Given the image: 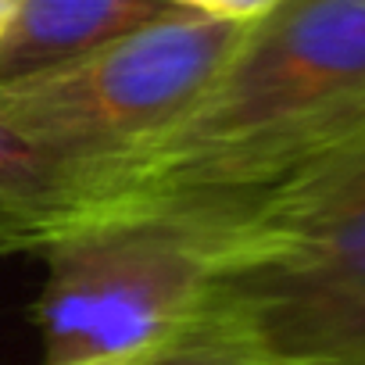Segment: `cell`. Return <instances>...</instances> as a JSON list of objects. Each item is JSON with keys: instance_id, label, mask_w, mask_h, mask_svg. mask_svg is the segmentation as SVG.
I'll return each mask as SVG.
<instances>
[{"instance_id": "6da1fadb", "label": "cell", "mask_w": 365, "mask_h": 365, "mask_svg": "<svg viewBox=\"0 0 365 365\" xmlns=\"http://www.w3.org/2000/svg\"><path fill=\"white\" fill-rule=\"evenodd\" d=\"M175 226L208 265L212 319L279 365H365V125L276 187Z\"/></svg>"}, {"instance_id": "52a82bcc", "label": "cell", "mask_w": 365, "mask_h": 365, "mask_svg": "<svg viewBox=\"0 0 365 365\" xmlns=\"http://www.w3.org/2000/svg\"><path fill=\"white\" fill-rule=\"evenodd\" d=\"M179 11H194L205 19H219V22H258L262 15H269L279 0H168Z\"/></svg>"}, {"instance_id": "8992f818", "label": "cell", "mask_w": 365, "mask_h": 365, "mask_svg": "<svg viewBox=\"0 0 365 365\" xmlns=\"http://www.w3.org/2000/svg\"><path fill=\"white\" fill-rule=\"evenodd\" d=\"M129 365H279V361L269 358L258 344H251L237 329H230L226 322L205 315L194 329Z\"/></svg>"}, {"instance_id": "3957f363", "label": "cell", "mask_w": 365, "mask_h": 365, "mask_svg": "<svg viewBox=\"0 0 365 365\" xmlns=\"http://www.w3.org/2000/svg\"><path fill=\"white\" fill-rule=\"evenodd\" d=\"M43 365H129L208 315V265L161 215H97L43 247Z\"/></svg>"}, {"instance_id": "7a4b0ae2", "label": "cell", "mask_w": 365, "mask_h": 365, "mask_svg": "<svg viewBox=\"0 0 365 365\" xmlns=\"http://www.w3.org/2000/svg\"><path fill=\"white\" fill-rule=\"evenodd\" d=\"M244 33V22L175 8L83 58L0 83V122L90 172L104 205L108 172L197 104Z\"/></svg>"}, {"instance_id": "5b68a950", "label": "cell", "mask_w": 365, "mask_h": 365, "mask_svg": "<svg viewBox=\"0 0 365 365\" xmlns=\"http://www.w3.org/2000/svg\"><path fill=\"white\" fill-rule=\"evenodd\" d=\"M168 11V0H19L0 43V83L83 58Z\"/></svg>"}, {"instance_id": "ba28073f", "label": "cell", "mask_w": 365, "mask_h": 365, "mask_svg": "<svg viewBox=\"0 0 365 365\" xmlns=\"http://www.w3.org/2000/svg\"><path fill=\"white\" fill-rule=\"evenodd\" d=\"M19 11V0H0V43H4L8 29H11V19Z\"/></svg>"}, {"instance_id": "277c9868", "label": "cell", "mask_w": 365, "mask_h": 365, "mask_svg": "<svg viewBox=\"0 0 365 365\" xmlns=\"http://www.w3.org/2000/svg\"><path fill=\"white\" fill-rule=\"evenodd\" d=\"M101 212L90 172L0 122V255L43 251Z\"/></svg>"}]
</instances>
